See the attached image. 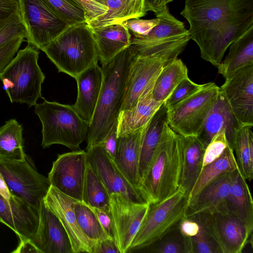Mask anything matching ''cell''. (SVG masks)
I'll use <instances>...</instances> for the list:
<instances>
[{"label": "cell", "mask_w": 253, "mask_h": 253, "mask_svg": "<svg viewBox=\"0 0 253 253\" xmlns=\"http://www.w3.org/2000/svg\"><path fill=\"white\" fill-rule=\"evenodd\" d=\"M198 222L211 232L222 253H241L251 234L245 223L229 209L214 213H200Z\"/></svg>", "instance_id": "4fadbf2b"}, {"label": "cell", "mask_w": 253, "mask_h": 253, "mask_svg": "<svg viewBox=\"0 0 253 253\" xmlns=\"http://www.w3.org/2000/svg\"><path fill=\"white\" fill-rule=\"evenodd\" d=\"M227 207L245 223L249 232L253 229V202L246 180L238 174L227 198Z\"/></svg>", "instance_id": "4dcf8cb0"}, {"label": "cell", "mask_w": 253, "mask_h": 253, "mask_svg": "<svg viewBox=\"0 0 253 253\" xmlns=\"http://www.w3.org/2000/svg\"><path fill=\"white\" fill-rule=\"evenodd\" d=\"M239 173L237 169L220 175L207 185L189 201L185 217L201 212L214 213L228 210L230 189Z\"/></svg>", "instance_id": "ffe728a7"}, {"label": "cell", "mask_w": 253, "mask_h": 253, "mask_svg": "<svg viewBox=\"0 0 253 253\" xmlns=\"http://www.w3.org/2000/svg\"><path fill=\"white\" fill-rule=\"evenodd\" d=\"M155 15L159 23L146 35L133 36L130 44L139 55L160 58L165 66L177 58L191 39L184 23L171 15L168 7Z\"/></svg>", "instance_id": "52a82bcc"}, {"label": "cell", "mask_w": 253, "mask_h": 253, "mask_svg": "<svg viewBox=\"0 0 253 253\" xmlns=\"http://www.w3.org/2000/svg\"><path fill=\"white\" fill-rule=\"evenodd\" d=\"M240 125L253 126V65L225 79L220 87Z\"/></svg>", "instance_id": "2e32d148"}, {"label": "cell", "mask_w": 253, "mask_h": 253, "mask_svg": "<svg viewBox=\"0 0 253 253\" xmlns=\"http://www.w3.org/2000/svg\"><path fill=\"white\" fill-rule=\"evenodd\" d=\"M219 87L214 83L204 84L196 93L167 109V122L176 133L198 136L217 97Z\"/></svg>", "instance_id": "9c48e42d"}, {"label": "cell", "mask_w": 253, "mask_h": 253, "mask_svg": "<svg viewBox=\"0 0 253 253\" xmlns=\"http://www.w3.org/2000/svg\"><path fill=\"white\" fill-rule=\"evenodd\" d=\"M239 168L233 150L228 146L219 158L203 168L188 196V202L211 182Z\"/></svg>", "instance_id": "836d02e7"}, {"label": "cell", "mask_w": 253, "mask_h": 253, "mask_svg": "<svg viewBox=\"0 0 253 253\" xmlns=\"http://www.w3.org/2000/svg\"><path fill=\"white\" fill-rule=\"evenodd\" d=\"M87 166L85 150H78L58 155L48 174L50 186L68 197L83 202Z\"/></svg>", "instance_id": "7c38bea8"}, {"label": "cell", "mask_w": 253, "mask_h": 253, "mask_svg": "<svg viewBox=\"0 0 253 253\" xmlns=\"http://www.w3.org/2000/svg\"><path fill=\"white\" fill-rule=\"evenodd\" d=\"M167 123V108L163 103L146 124L143 133L138 165L139 184L149 168Z\"/></svg>", "instance_id": "83f0119b"}, {"label": "cell", "mask_w": 253, "mask_h": 253, "mask_svg": "<svg viewBox=\"0 0 253 253\" xmlns=\"http://www.w3.org/2000/svg\"><path fill=\"white\" fill-rule=\"evenodd\" d=\"M187 77V68L181 59L177 58L168 63L155 80L152 89L153 98L164 103L178 84Z\"/></svg>", "instance_id": "d6a6232c"}, {"label": "cell", "mask_w": 253, "mask_h": 253, "mask_svg": "<svg viewBox=\"0 0 253 253\" xmlns=\"http://www.w3.org/2000/svg\"><path fill=\"white\" fill-rule=\"evenodd\" d=\"M12 253H40V251L32 243L30 239L20 241L16 249Z\"/></svg>", "instance_id": "db71d44e"}, {"label": "cell", "mask_w": 253, "mask_h": 253, "mask_svg": "<svg viewBox=\"0 0 253 253\" xmlns=\"http://www.w3.org/2000/svg\"><path fill=\"white\" fill-rule=\"evenodd\" d=\"M110 195L87 162L83 191V202L92 208L109 211Z\"/></svg>", "instance_id": "d590c367"}, {"label": "cell", "mask_w": 253, "mask_h": 253, "mask_svg": "<svg viewBox=\"0 0 253 253\" xmlns=\"http://www.w3.org/2000/svg\"><path fill=\"white\" fill-rule=\"evenodd\" d=\"M95 41L98 60L105 63L130 45L131 36L122 23L91 28Z\"/></svg>", "instance_id": "484cf974"}, {"label": "cell", "mask_w": 253, "mask_h": 253, "mask_svg": "<svg viewBox=\"0 0 253 253\" xmlns=\"http://www.w3.org/2000/svg\"><path fill=\"white\" fill-rule=\"evenodd\" d=\"M87 162L105 186L109 195L117 194L135 203L145 202L137 189L118 169L114 160L99 144L86 149Z\"/></svg>", "instance_id": "9a60e30c"}, {"label": "cell", "mask_w": 253, "mask_h": 253, "mask_svg": "<svg viewBox=\"0 0 253 253\" xmlns=\"http://www.w3.org/2000/svg\"><path fill=\"white\" fill-rule=\"evenodd\" d=\"M18 10L17 0H0V18L8 16Z\"/></svg>", "instance_id": "f5cc1de1"}, {"label": "cell", "mask_w": 253, "mask_h": 253, "mask_svg": "<svg viewBox=\"0 0 253 253\" xmlns=\"http://www.w3.org/2000/svg\"><path fill=\"white\" fill-rule=\"evenodd\" d=\"M204 84H197L188 77L181 81L175 87L169 97L164 102L167 109H169L192 96L203 86Z\"/></svg>", "instance_id": "b9f144b4"}, {"label": "cell", "mask_w": 253, "mask_h": 253, "mask_svg": "<svg viewBox=\"0 0 253 253\" xmlns=\"http://www.w3.org/2000/svg\"><path fill=\"white\" fill-rule=\"evenodd\" d=\"M165 65L161 59L140 56L133 60L130 69L122 111L131 108L153 84Z\"/></svg>", "instance_id": "44dd1931"}, {"label": "cell", "mask_w": 253, "mask_h": 253, "mask_svg": "<svg viewBox=\"0 0 253 253\" xmlns=\"http://www.w3.org/2000/svg\"><path fill=\"white\" fill-rule=\"evenodd\" d=\"M159 18L151 19L132 18L123 21L122 24L132 33L133 36H143L148 34L159 22Z\"/></svg>", "instance_id": "f6af8a7d"}, {"label": "cell", "mask_w": 253, "mask_h": 253, "mask_svg": "<svg viewBox=\"0 0 253 253\" xmlns=\"http://www.w3.org/2000/svg\"><path fill=\"white\" fill-rule=\"evenodd\" d=\"M173 0H145L146 10L151 11L155 15L164 11L168 8V4Z\"/></svg>", "instance_id": "816d5d0a"}, {"label": "cell", "mask_w": 253, "mask_h": 253, "mask_svg": "<svg viewBox=\"0 0 253 253\" xmlns=\"http://www.w3.org/2000/svg\"><path fill=\"white\" fill-rule=\"evenodd\" d=\"M0 222L10 228L19 241L31 239L39 222V210L13 195L8 200L0 195Z\"/></svg>", "instance_id": "d6986e66"}, {"label": "cell", "mask_w": 253, "mask_h": 253, "mask_svg": "<svg viewBox=\"0 0 253 253\" xmlns=\"http://www.w3.org/2000/svg\"><path fill=\"white\" fill-rule=\"evenodd\" d=\"M241 126L219 87L216 100L197 137L206 148L214 136L219 131L223 130L228 145L233 150L235 134Z\"/></svg>", "instance_id": "7402d4cb"}, {"label": "cell", "mask_w": 253, "mask_h": 253, "mask_svg": "<svg viewBox=\"0 0 253 253\" xmlns=\"http://www.w3.org/2000/svg\"><path fill=\"white\" fill-rule=\"evenodd\" d=\"M109 203L114 240L120 253H126L130 250L150 204L131 202L117 194L110 195Z\"/></svg>", "instance_id": "5bb4252c"}, {"label": "cell", "mask_w": 253, "mask_h": 253, "mask_svg": "<svg viewBox=\"0 0 253 253\" xmlns=\"http://www.w3.org/2000/svg\"><path fill=\"white\" fill-rule=\"evenodd\" d=\"M24 41V37H18L0 46V73L14 57Z\"/></svg>", "instance_id": "bcb514c9"}, {"label": "cell", "mask_w": 253, "mask_h": 253, "mask_svg": "<svg viewBox=\"0 0 253 253\" xmlns=\"http://www.w3.org/2000/svg\"><path fill=\"white\" fill-rule=\"evenodd\" d=\"M0 195L5 200H9L13 195L9 190V188L0 172Z\"/></svg>", "instance_id": "11a10c76"}, {"label": "cell", "mask_w": 253, "mask_h": 253, "mask_svg": "<svg viewBox=\"0 0 253 253\" xmlns=\"http://www.w3.org/2000/svg\"><path fill=\"white\" fill-rule=\"evenodd\" d=\"M146 125L118 136L114 160L127 180L137 189L139 184L138 165L140 145Z\"/></svg>", "instance_id": "cb8c5ba5"}, {"label": "cell", "mask_w": 253, "mask_h": 253, "mask_svg": "<svg viewBox=\"0 0 253 253\" xmlns=\"http://www.w3.org/2000/svg\"><path fill=\"white\" fill-rule=\"evenodd\" d=\"M179 229L185 236L192 237L199 231V225L195 220L188 217H184L178 224Z\"/></svg>", "instance_id": "f907efd6"}, {"label": "cell", "mask_w": 253, "mask_h": 253, "mask_svg": "<svg viewBox=\"0 0 253 253\" xmlns=\"http://www.w3.org/2000/svg\"><path fill=\"white\" fill-rule=\"evenodd\" d=\"M23 130L14 119L0 126V159L22 161L29 157L24 149Z\"/></svg>", "instance_id": "1f68e13d"}, {"label": "cell", "mask_w": 253, "mask_h": 253, "mask_svg": "<svg viewBox=\"0 0 253 253\" xmlns=\"http://www.w3.org/2000/svg\"><path fill=\"white\" fill-rule=\"evenodd\" d=\"M108 10L87 23L90 28L120 24L127 19L140 18L147 13L145 0H106Z\"/></svg>", "instance_id": "f546056e"}, {"label": "cell", "mask_w": 253, "mask_h": 253, "mask_svg": "<svg viewBox=\"0 0 253 253\" xmlns=\"http://www.w3.org/2000/svg\"><path fill=\"white\" fill-rule=\"evenodd\" d=\"M0 172L12 194L40 209L50 184L29 157L22 161L0 159Z\"/></svg>", "instance_id": "30bf717a"}, {"label": "cell", "mask_w": 253, "mask_h": 253, "mask_svg": "<svg viewBox=\"0 0 253 253\" xmlns=\"http://www.w3.org/2000/svg\"><path fill=\"white\" fill-rule=\"evenodd\" d=\"M228 54L217 67L226 79L247 66L253 65V25L229 45Z\"/></svg>", "instance_id": "f1b7e54d"}, {"label": "cell", "mask_w": 253, "mask_h": 253, "mask_svg": "<svg viewBox=\"0 0 253 253\" xmlns=\"http://www.w3.org/2000/svg\"><path fill=\"white\" fill-rule=\"evenodd\" d=\"M149 247L155 253H191L190 237L184 236L178 224Z\"/></svg>", "instance_id": "74e56055"}, {"label": "cell", "mask_w": 253, "mask_h": 253, "mask_svg": "<svg viewBox=\"0 0 253 253\" xmlns=\"http://www.w3.org/2000/svg\"><path fill=\"white\" fill-rule=\"evenodd\" d=\"M41 50L59 72L74 79L99 61L92 30L86 22L70 26Z\"/></svg>", "instance_id": "277c9868"}, {"label": "cell", "mask_w": 253, "mask_h": 253, "mask_svg": "<svg viewBox=\"0 0 253 253\" xmlns=\"http://www.w3.org/2000/svg\"><path fill=\"white\" fill-rule=\"evenodd\" d=\"M137 55L136 48L130 44L111 60L102 64L103 82L89 125L86 148L101 143L118 122L125 99L130 67Z\"/></svg>", "instance_id": "7a4b0ae2"}, {"label": "cell", "mask_w": 253, "mask_h": 253, "mask_svg": "<svg viewBox=\"0 0 253 253\" xmlns=\"http://www.w3.org/2000/svg\"><path fill=\"white\" fill-rule=\"evenodd\" d=\"M118 140L117 122L114 125L103 141L99 144L110 157L114 160Z\"/></svg>", "instance_id": "7dc6e473"}, {"label": "cell", "mask_w": 253, "mask_h": 253, "mask_svg": "<svg viewBox=\"0 0 253 253\" xmlns=\"http://www.w3.org/2000/svg\"><path fill=\"white\" fill-rule=\"evenodd\" d=\"M180 14L201 57L217 67L231 43L253 25V0H185Z\"/></svg>", "instance_id": "6da1fadb"}, {"label": "cell", "mask_w": 253, "mask_h": 253, "mask_svg": "<svg viewBox=\"0 0 253 253\" xmlns=\"http://www.w3.org/2000/svg\"><path fill=\"white\" fill-rule=\"evenodd\" d=\"M73 209L80 228L90 241L95 243L110 238L91 208L83 202L76 201L73 204Z\"/></svg>", "instance_id": "8d00e7d4"}, {"label": "cell", "mask_w": 253, "mask_h": 253, "mask_svg": "<svg viewBox=\"0 0 253 253\" xmlns=\"http://www.w3.org/2000/svg\"><path fill=\"white\" fill-rule=\"evenodd\" d=\"M49 8L70 26L86 22L84 11L76 0H43Z\"/></svg>", "instance_id": "f35d334b"}, {"label": "cell", "mask_w": 253, "mask_h": 253, "mask_svg": "<svg viewBox=\"0 0 253 253\" xmlns=\"http://www.w3.org/2000/svg\"><path fill=\"white\" fill-rule=\"evenodd\" d=\"M92 209L105 232L110 238L114 240L113 226L110 211L100 209Z\"/></svg>", "instance_id": "c3c4849f"}, {"label": "cell", "mask_w": 253, "mask_h": 253, "mask_svg": "<svg viewBox=\"0 0 253 253\" xmlns=\"http://www.w3.org/2000/svg\"><path fill=\"white\" fill-rule=\"evenodd\" d=\"M181 163L180 135L167 123L147 172L137 187L145 202H159L178 189Z\"/></svg>", "instance_id": "3957f363"}, {"label": "cell", "mask_w": 253, "mask_h": 253, "mask_svg": "<svg viewBox=\"0 0 253 253\" xmlns=\"http://www.w3.org/2000/svg\"><path fill=\"white\" fill-rule=\"evenodd\" d=\"M92 253H120V252L115 241L108 238L95 242Z\"/></svg>", "instance_id": "681fc988"}, {"label": "cell", "mask_w": 253, "mask_h": 253, "mask_svg": "<svg viewBox=\"0 0 253 253\" xmlns=\"http://www.w3.org/2000/svg\"><path fill=\"white\" fill-rule=\"evenodd\" d=\"M199 225L197 234L190 237L191 253H222L220 247L211 233Z\"/></svg>", "instance_id": "60d3db41"}, {"label": "cell", "mask_w": 253, "mask_h": 253, "mask_svg": "<svg viewBox=\"0 0 253 253\" xmlns=\"http://www.w3.org/2000/svg\"><path fill=\"white\" fill-rule=\"evenodd\" d=\"M30 240L40 253H74L66 231L43 200L39 209L38 227Z\"/></svg>", "instance_id": "ac0fdd59"}, {"label": "cell", "mask_w": 253, "mask_h": 253, "mask_svg": "<svg viewBox=\"0 0 253 253\" xmlns=\"http://www.w3.org/2000/svg\"><path fill=\"white\" fill-rule=\"evenodd\" d=\"M26 27L28 43L42 49L70 25L58 16L43 0H17Z\"/></svg>", "instance_id": "8fae6325"}, {"label": "cell", "mask_w": 253, "mask_h": 253, "mask_svg": "<svg viewBox=\"0 0 253 253\" xmlns=\"http://www.w3.org/2000/svg\"><path fill=\"white\" fill-rule=\"evenodd\" d=\"M43 201L63 225L70 240L74 253H92L94 243L82 231L73 209V204L77 200L50 186Z\"/></svg>", "instance_id": "e0dca14e"}, {"label": "cell", "mask_w": 253, "mask_h": 253, "mask_svg": "<svg viewBox=\"0 0 253 253\" xmlns=\"http://www.w3.org/2000/svg\"><path fill=\"white\" fill-rule=\"evenodd\" d=\"M21 37L27 39L28 34L19 10L0 18V46Z\"/></svg>", "instance_id": "ab89813d"}, {"label": "cell", "mask_w": 253, "mask_h": 253, "mask_svg": "<svg viewBox=\"0 0 253 253\" xmlns=\"http://www.w3.org/2000/svg\"><path fill=\"white\" fill-rule=\"evenodd\" d=\"M39 50L28 43L0 72L3 89L11 103H25L31 107L42 98V84L45 76L38 63Z\"/></svg>", "instance_id": "5b68a950"}, {"label": "cell", "mask_w": 253, "mask_h": 253, "mask_svg": "<svg viewBox=\"0 0 253 253\" xmlns=\"http://www.w3.org/2000/svg\"><path fill=\"white\" fill-rule=\"evenodd\" d=\"M228 146L224 131H219L205 149L203 168L219 158Z\"/></svg>", "instance_id": "7bdbcfd3"}, {"label": "cell", "mask_w": 253, "mask_h": 253, "mask_svg": "<svg viewBox=\"0 0 253 253\" xmlns=\"http://www.w3.org/2000/svg\"><path fill=\"white\" fill-rule=\"evenodd\" d=\"M188 197L178 189L165 199L150 204L130 249L147 248L177 225L186 217Z\"/></svg>", "instance_id": "ba28073f"}, {"label": "cell", "mask_w": 253, "mask_h": 253, "mask_svg": "<svg viewBox=\"0 0 253 253\" xmlns=\"http://www.w3.org/2000/svg\"><path fill=\"white\" fill-rule=\"evenodd\" d=\"M83 8L86 23L104 15L108 10L106 0H76Z\"/></svg>", "instance_id": "ee69618b"}, {"label": "cell", "mask_w": 253, "mask_h": 253, "mask_svg": "<svg viewBox=\"0 0 253 253\" xmlns=\"http://www.w3.org/2000/svg\"><path fill=\"white\" fill-rule=\"evenodd\" d=\"M152 84L129 109L121 111L117 122L118 136L145 126L163 103L153 97Z\"/></svg>", "instance_id": "4316f807"}, {"label": "cell", "mask_w": 253, "mask_h": 253, "mask_svg": "<svg viewBox=\"0 0 253 253\" xmlns=\"http://www.w3.org/2000/svg\"><path fill=\"white\" fill-rule=\"evenodd\" d=\"M37 103L35 112L42 124L43 148L53 144L64 145L72 151L80 149L87 138L89 125L79 115L73 105L48 101Z\"/></svg>", "instance_id": "8992f818"}, {"label": "cell", "mask_w": 253, "mask_h": 253, "mask_svg": "<svg viewBox=\"0 0 253 253\" xmlns=\"http://www.w3.org/2000/svg\"><path fill=\"white\" fill-rule=\"evenodd\" d=\"M252 126H242L237 130L233 150L240 173L248 181L253 178V133Z\"/></svg>", "instance_id": "e575fe53"}, {"label": "cell", "mask_w": 253, "mask_h": 253, "mask_svg": "<svg viewBox=\"0 0 253 253\" xmlns=\"http://www.w3.org/2000/svg\"><path fill=\"white\" fill-rule=\"evenodd\" d=\"M77 100L73 105L80 117L89 125L98 102L103 82V72L98 63L81 73L75 78Z\"/></svg>", "instance_id": "603a6c76"}, {"label": "cell", "mask_w": 253, "mask_h": 253, "mask_svg": "<svg viewBox=\"0 0 253 253\" xmlns=\"http://www.w3.org/2000/svg\"><path fill=\"white\" fill-rule=\"evenodd\" d=\"M180 135L182 163L178 188L188 197L202 169L206 148L197 136Z\"/></svg>", "instance_id": "d4e9b609"}]
</instances>
